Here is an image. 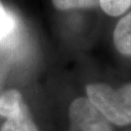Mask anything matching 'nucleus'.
<instances>
[{"label": "nucleus", "mask_w": 131, "mask_h": 131, "mask_svg": "<svg viewBox=\"0 0 131 131\" xmlns=\"http://www.w3.org/2000/svg\"><path fill=\"white\" fill-rule=\"evenodd\" d=\"M86 94L110 122L117 125L131 123V84L117 89L105 84H90L86 86Z\"/></svg>", "instance_id": "1"}, {"label": "nucleus", "mask_w": 131, "mask_h": 131, "mask_svg": "<svg viewBox=\"0 0 131 131\" xmlns=\"http://www.w3.org/2000/svg\"><path fill=\"white\" fill-rule=\"evenodd\" d=\"M0 116L7 118L0 131H38L21 94L11 89L0 97Z\"/></svg>", "instance_id": "2"}, {"label": "nucleus", "mask_w": 131, "mask_h": 131, "mask_svg": "<svg viewBox=\"0 0 131 131\" xmlns=\"http://www.w3.org/2000/svg\"><path fill=\"white\" fill-rule=\"evenodd\" d=\"M70 131H113L110 122L89 98L74 100L69 108Z\"/></svg>", "instance_id": "3"}, {"label": "nucleus", "mask_w": 131, "mask_h": 131, "mask_svg": "<svg viewBox=\"0 0 131 131\" xmlns=\"http://www.w3.org/2000/svg\"><path fill=\"white\" fill-rule=\"evenodd\" d=\"M19 33L18 18L11 11L6 9L0 1V43L12 44Z\"/></svg>", "instance_id": "4"}, {"label": "nucleus", "mask_w": 131, "mask_h": 131, "mask_svg": "<svg viewBox=\"0 0 131 131\" xmlns=\"http://www.w3.org/2000/svg\"><path fill=\"white\" fill-rule=\"evenodd\" d=\"M114 43L121 53L131 56V13L117 23L114 30Z\"/></svg>", "instance_id": "5"}, {"label": "nucleus", "mask_w": 131, "mask_h": 131, "mask_svg": "<svg viewBox=\"0 0 131 131\" xmlns=\"http://www.w3.org/2000/svg\"><path fill=\"white\" fill-rule=\"evenodd\" d=\"M100 6L107 15L117 17L130 8L131 0H100Z\"/></svg>", "instance_id": "6"}, {"label": "nucleus", "mask_w": 131, "mask_h": 131, "mask_svg": "<svg viewBox=\"0 0 131 131\" xmlns=\"http://www.w3.org/2000/svg\"><path fill=\"white\" fill-rule=\"evenodd\" d=\"M53 6L58 10H70L79 8H92L100 5V0H52Z\"/></svg>", "instance_id": "7"}]
</instances>
